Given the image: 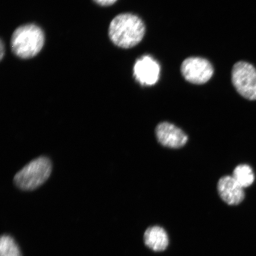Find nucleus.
I'll use <instances>...</instances> for the list:
<instances>
[{"label":"nucleus","instance_id":"obj_1","mask_svg":"<svg viewBox=\"0 0 256 256\" xmlns=\"http://www.w3.org/2000/svg\"><path fill=\"white\" fill-rule=\"evenodd\" d=\"M146 26L142 18L130 14L118 15L112 20L108 36L115 46L122 48H133L142 41Z\"/></svg>","mask_w":256,"mask_h":256},{"label":"nucleus","instance_id":"obj_2","mask_svg":"<svg viewBox=\"0 0 256 256\" xmlns=\"http://www.w3.org/2000/svg\"><path fill=\"white\" fill-rule=\"evenodd\" d=\"M44 42V32L39 26L34 24L23 25L12 34V50L20 58H31L40 52Z\"/></svg>","mask_w":256,"mask_h":256},{"label":"nucleus","instance_id":"obj_3","mask_svg":"<svg viewBox=\"0 0 256 256\" xmlns=\"http://www.w3.org/2000/svg\"><path fill=\"white\" fill-rule=\"evenodd\" d=\"M51 172L52 164L50 160L40 156L28 163L16 174L14 183L22 190H33L46 181Z\"/></svg>","mask_w":256,"mask_h":256},{"label":"nucleus","instance_id":"obj_4","mask_svg":"<svg viewBox=\"0 0 256 256\" xmlns=\"http://www.w3.org/2000/svg\"><path fill=\"white\" fill-rule=\"evenodd\" d=\"M232 78L234 87L242 97L256 100V68L254 66L245 62L236 63Z\"/></svg>","mask_w":256,"mask_h":256},{"label":"nucleus","instance_id":"obj_5","mask_svg":"<svg viewBox=\"0 0 256 256\" xmlns=\"http://www.w3.org/2000/svg\"><path fill=\"white\" fill-rule=\"evenodd\" d=\"M181 72L188 82L194 84H203L212 78L214 68L212 64L206 59L190 57L182 63Z\"/></svg>","mask_w":256,"mask_h":256},{"label":"nucleus","instance_id":"obj_6","mask_svg":"<svg viewBox=\"0 0 256 256\" xmlns=\"http://www.w3.org/2000/svg\"><path fill=\"white\" fill-rule=\"evenodd\" d=\"M160 66L158 62L149 56L138 60L134 66V76L140 84L151 86L158 82Z\"/></svg>","mask_w":256,"mask_h":256},{"label":"nucleus","instance_id":"obj_7","mask_svg":"<svg viewBox=\"0 0 256 256\" xmlns=\"http://www.w3.org/2000/svg\"><path fill=\"white\" fill-rule=\"evenodd\" d=\"M156 134L158 142L162 146L168 148H181L188 140L186 134L183 130L174 124L166 122L158 124Z\"/></svg>","mask_w":256,"mask_h":256},{"label":"nucleus","instance_id":"obj_8","mask_svg":"<svg viewBox=\"0 0 256 256\" xmlns=\"http://www.w3.org/2000/svg\"><path fill=\"white\" fill-rule=\"evenodd\" d=\"M218 192L222 200L229 206H238L244 200V188L236 182L232 176H226L220 179Z\"/></svg>","mask_w":256,"mask_h":256},{"label":"nucleus","instance_id":"obj_9","mask_svg":"<svg viewBox=\"0 0 256 256\" xmlns=\"http://www.w3.org/2000/svg\"><path fill=\"white\" fill-rule=\"evenodd\" d=\"M144 244L154 252H162L168 248L169 239L168 233L162 227L150 226L144 234Z\"/></svg>","mask_w":256,"mask_h":256},{"label":"nucleus","instance_id":"obj_10","mask_svg":"<svg viewBox=\"0 0 256 256\" xmlns=\"http://www.w3.org/2000/svg\"><path fill=\"white\" fill-rule=\"evenodd\" d=\"M232 177L243 188H248L254 184L255 177L250 166L240 164L234 170Z\"/></svg>","mask_w":256,"mask_h":256},{"label":"nucleus","instance_id":"obj_11","mask_svg":"<svg viewBox=\"0 0 256 256\" xmlns=\"http://www.w3.org/2000/svg\"><path fill=\"white\" fill-rule=\"evenodd\" d=\"M1 256H22L20 249L12 236H2L0 241Z\"/></svg>","mask_w":256,"mask_h":256},{"label":"nucleus","instance_id":"obj_12","mask_svg":"<svg viewBox=\"0 0 256 256\" xmlns=\"http://www.w3.org/2000/svg\"><path fill=\"white\" fill-rule=\"evenodd\" d=\"M98 5L102 6H108L114 4L117 0H94Z\"/></svg>","mask_w":256,"mask_h":256},{"label":"nucleus","instance_id":"obj_13","mask_svg":"<svg viewBox=\"0 0 256 256\" xmlns=\"http://www.w3.org/2000/svg\"><path fill=\"white\" fill-rule=\"evenodd\" d=\"M4 44H3L2 41L1 42V60L2 59L4 56Z\"/></svg>","mask_w":256,"mask_h":256}]
</instances>
